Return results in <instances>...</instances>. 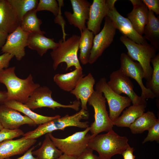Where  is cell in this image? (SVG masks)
<instances>
[{
    "mask_svg": "<svg viewBox=\"0 0 159 159\" xmlns=\"http://www.w3.org/2000/svg\"><path fill=\"white\" fill-rule=\"evenodd\" d=\"M7 97L6 92L0 91V104H3Z\"/></svg>",
    "mask_w": 159,
    "mask_h": 159,
    "instance_id": "42",
    "label": "cell"
},
{
    "mask_svg": "<svg viewBox=\"0 0 159 159\" xmlns=\"http://www.w3.org/2000/svg\"><path fill=\"white\" fill-rule=\"evenodd\" d=\"M119 70L128 77L134 79L138 83L141 90V97L145 100L156 97L152 92L147 89L143 83V79L144 78V74L140 64L138 62H134L124 53L121 54Z\"/></svg>",
    "mask_w": 159,
    "mask_h": 159,
    "instance_id": "12",
    "label": "cell"
},
{
    "mask_svg": "<svg viewBox=\"0 0 159 159\" xmlns=\"http://www.w3.org/2000/svg\"><path fill=\"white\" fill-rule=\"evenodd\" d=\"M36 146H33L29 149L22 156L15 159H39L38 158L34 157L32 154L33 150L35 148ZM5 159H13L10 158Z\"/></svg>",
    "mask_w": 159,
    "mask_h": 159,
    "instance_id": "39",
    "label": "cell"
},
{
    "mask_svg": "<svg viewBox=\"0 0 159 159\" xmlns=\"http://www.w3.org/2000/svg\"><path fill=\"white\" fill-rule=\"evenodd\" d=\"M19 112L4 105H0V122L4 128L15 130L24 124L33 126L37 125L32 119Z\"/></svg>",
    "mask_w": 159,
    "mask_h": 159,
    "instance_id": "17",
    "label": "cell"
},
{
    "mask_svg": "<svg viewBox=\"0 0 159 159\" xmlns=\"http://www.w3.org/2000/svg\"><path fill=\"white\" fill-rule=\"evenodd\" d=\"M107 85L115 92L120 95L124 93L131 100L133 105H147V102L138 95L134 90V85L129 77L119 69L113 71L110 75Z\"/></svg>",
    "mask_w": 159,
    "mask_h": 159,
    "instance_id": "11",
    "label": "cell"
},
{
    "mask_svg": "<svg viewBox=\"0 0 159 159\" xmlns=\"http://www.w3.org/2000/svg\"><path fill=\"white\" fill-rule=\"evenodd\" d=\"M58 43L55 42L54 39L48 38L43 34L30 33L27 39V46L30 49L37 51L42 56L50 49L52 50L58 46Z\"/></svg>",
    "mask_w": 159,
    "mask_h": 159,
    "instance_id": "22",
    "label": "cell"
},
{
    "mask_svg": "<svg viewBox=\"0 0 159 159\" xmlns=\"http://www.w3.org/2000/svg\"><path fill=\"white\" fill-rule=\"evenodd\" d=\"M90 129L89 127L83 131L62 139L54 137L52 132L48 134L55 146L63 154L77 157L87 148L89 141L95 137L88 133Z\"/></svg>",
    "mask_w": 159,
    "mask_h": 159,
    "instance_id": "6",
    "label": "cell"
},
{
    "mask_svg": "<svg viewBox=\"0 0 159 159\" xmlns=\"http://www.w3.org/2000/svg\"><path fill=\"white\" fill-rule=\"evenodd\" d=\"M73 12L66 11L64 15L69 24L78 28L80 32L87 27L85 25L88 20L91 4L87 0H70Z\"/></svg>",
    "mask_w": 159,
    "mask_h": 159,
    "instance_id": "15",
    "label": "cell"
},
{
    "mask_svg": "<svg viewBox=\"0 0 159 159\" xmlns=\"http://www.w3.org/2000/svg\"><path fill=\"white\" fill-rule=\"evenodd\" d=\"M8 34L0 31V48L4 44Z\"/></svg>",
    "mask_w": 159,
    "mask_h": 159,
    "instance_id": "41",
    "label": "cell"
},
{
    "mask_svg": "<svg viewBox=\"0 0 159 159\" xmlns=\"http://www.w3.org/2000/svg\"><path fill=\"white\" fill-rule=\"evenodd\" d=\"M32 153L39 159H57L63 153L55 146L47 133L46 134L41 147L33 151Z\"/></svg>",
    "mask_w": 159,
    "mask_h": 159,
    "instance_id": "28",
    "label": "cell"
},
{
    "mask_svg": "<svg viewBox=\"0 0 159 159\" xmlns=\"http://www.w3.org/2000/svg\"><path fill=\"white\" fill-rule=\"evenodd\" d=\"M87 110L82 109L77 113L69 116L66 115L39 125L35 130L24 133L22 136L26 139H36L47 134L57 130H64L67 127L74 126L86 129L89 127L88 121L82 122L81 120L88 118Z\"/></svg>",
    "mask_w": 159,
    "mask_h": 159,
    "instance_id": "3",
    "label": "cell"
},
{
    "mask_svg": "<svg viewBox=\"0 0 159 159\" xmlns=\"http://www.w3.org/2000/svg\"><path fill=\"white\" fill-rule=\"evenodd\" d=\"M14 57L12 55L7 53L0 55V71L8 68L10 61Z\"/></svg>",
    "mask_w": 159,
    "mask_h": 159,
    "instance_id": "37",
    "label": "cell"
},
{
    "mask_svg": "<svg viewBox=\"0 0 159 159\" xmlns=\"http://www.w3.org/2000/svg\"><path fill=\"white\" fill-rule=\"evenodd\" d=\"M120 40L127 48L128 56L133 60L138 61L142 67L146 82L149 81L153 71L151 61L156 55L157 50L148 42L138 44L124 35L120 37Z\"/></svg>",
    "mask_w": 159,
    "mask_h": 159,
    "instance_id": "5",
    "label": "cell"
},
{
    "mask_svg": "<svg viewBox=\"0 0 159 159\" xmlns=\"http://www.w3.org/2000/svg\"><path fill=\"white\" fill-rule=\"evenodd\" d=\"M143 34L144 38L150 41V44L159 50V19L151 11L149 10L148 20L145 26Z\"/></svg>",
    "mask_w": 159,
    "mask_h": 159,
    "instance_id": "26",
    "label": "cell"
},
{
    "mask_svg": "<svg viewBox=\"0 0 159 159\" xmlns=\"http://www.w3.org/2000/svg\"><path fill=\"white\" fill-rule=\"evenodd\" d=\"M52 91L48 87L40 86L34 91L25 104L32 110L43 107L54 110L56 108L62 107L71 108L76 111L79 110L81 105L80 101L76 100L71 104H62L52 98Z\"/></svg>",
    "mask_w": 159,
    "mask_h": 159,
    "instance_id": "8",
    "label": "cell"
},
{
    "mask_svg": "<svg viewBox=\"0 0 159 159\" xmlns=\"http://www.w3.org/2000/svg\"><path fill=\"white\" fill-rule=\"evenodd\" d=\"M134 151L133 148L129 146L122 154L123 159H135V156L133 155Z\"/></svg>",
    "mask_w": 159,
    "mask_h": 159,
    "instance_id": "40",
    "label": "cell"
},
{
    "mask_svg": "<svg viewBox=\"0 0 159 159\" xmlns=\"http://www.w3.org/2000/svg\"><path fill=\"white\" fill-rule=\"evenodd\" d=\"M79 48L80 49L79 60L83 65L88 63L93 44L94 34L86 27L80 32Z\"/></svg>",
    "mask_w": 159,
    "mask_h": 159,
    "instance_id": "27",
    "label": "cell"
},
{
    "mask_svg": "<svg viewBox=\"0 0 159 159\" xmlns=\"http://www.w3.org/2000/svg\"><path fill=\"white\" fill-rule=\"evenodd\" d=\"M151 62L153 67V71L150 80L146 82V87L150 90L156 97H159V53L152 59Z\"/></svg>",
    "mask_w": 159,
    "mask_h": 159,
    "instance_id": "32",
    "label": "cell"
},
{
    "mask_svg": "<svg viewBox=\"0 0 159 159\" xmlns=\"http://www.w3.org/2000/svg\"><path fill=\"white\" fill-rule=\"evenodd\" d=\"M24 134L23 131L19 129L11 130L3 128L0 130V143L23 136Z\"/></svg>",
    "mask_w": 159,
    "mask_h": 159,
    "instance_id": "34",
    "label": "cell"
},
{
    "mask_svg": "<svg viewBox=\"0 0 159 159\" xmlns=\"http://www.w3.org/2000/svg\"><path fill=\"white\" fill-rule=\"evenodd\" d=\"M93 150L87 148L80 155L77 157V159H101L93 153Z\"/></svg>",
    "mask_w": 159,
    "mask_h": 159,
    "instance_id": "38",
    "label": "cell"
},
{
    "mask_svg": "<svg viewBox=\"0 0 159 159\" xmlns=\"http://www.w3.org/2000/svg\"><path fill=\"white\" fill-rule=\"evenodd\" d=\"M148 133L147 137L143 140L142 143L150 141H159V119H158L155 123L148 130Z\"/></svg>",
    "mask_w": 159,
    "mask_h": 159,
    "instance_id": "35",
    "label": "cell"
},
{
    "mask_svg": "<svg viewBox=\"0 0 159 159\" xmlns=\"http://www.w3.org/2000/svg\"><path fill=\"white\" fill-rule=\"evenodd\" d=\"M95 89L104 94L109 107V117L112 122L119 117L125 108L130 105V99L128 97L122 96L115 92L107 85L105 77L101 78L97 82Z\"/></svg>",
    "mask_w": 159,
    "mask_h": 159,
    "instance_id": "9",
    "label": "cell"
},
{
    "mask_svg": "<svg viewBox=\"0 0 159 159\" xmlns=\"http://www.w3.org/2000/svg\"><path fill=\"white\" fill-rule=\"evenodd\" d=\"M82 67L75 68L65 74H57L53 77L54 82L61 90L70 92L76 86L79 80L83 77Z\"/></svg>",
    "mask_w": 159,
    "mask_h": 159,
    "instance_id": "23",
    "label": "cell"
},
{
    "mask_svg": "<svg viewBox=\"0 0 159 159\" xmlns=\"http://www.w3.org/2000/svg\"><path fill=\"white\" fill-rule=\"evenodd\" d=\"M116 0H93L90 9L89 18L86 23L87 29L94 35L100 31L102 21L109 10L115 6Z\"/></svg>",
    "mask_w": 159,
    "mask_h": 159,
    "instance_id": "13",
    "label": "cell"
},
{
    "mask_svg": "<svg viewBox=\"0 0 159 159\" xmlns=\"http://www.w3.org/2000/svg\"><path fill=\"white\" fill-rule=\"evenodd\" d=\"M15 69L12 67L0 71V83L4 84L7 89L6 100H15L25 104L40 85L34 82L31 74L25 79L19 78L15 73Z\"/></svg>",
    "mask_w": 159,
    "mask_h": 159,
    "instance_id": "1",
    "label": "cell"
},
{
    "mask_svg": "<svg viewBox=\"0 0 159 159\" xmlns=\"http://www.w3.org/2000/svg\"><path fill=\"white\" fill-rule=\"evenodd\" d=\"M59 5L55 0H39L35 11L37 12L47 11L51 12L56 16L61 11V7L63 4V1L58 0Z\"/></svg>",
    "mask_w": 159,
    "mask_h": 159,
    "instance_id": "33",
    "label": "cell"
},
{
    "mask_svg": "<svg viewBox=\"0 0 159 159\" xmlns=\"http://www.w3.org/2000/svg\"><path fill=\"white\" fill-rule=\"evenodd\" d=\"M15 11L20 25L24 16L29 11L36 9L37 0H8Z\"/></svg>",
    "mask_w": 159,
    "mask_h": 159,
    "instance_id": "31",
    "label": "cell"
},
{
    "mask_svg": "<svg viewBox=\"0 0 159 159\" xmlns=\"http://www.w3.org/2000/svg\"><path fill=\"white\" fill-rule=\"evenodd\" d=\"M133 9L127 14V18L135 30L142 36L148 19L149 10L141 0H130Z\"/></svg>",
    "mask_w": 159,
    "mask_h": 159,
    "instance_id": "19",
    "label": "cell"
},
{
    "mask_svg": "<svg viewBox=\"0 0 159 159\" xmlns=\"http://www.w3.org/2000/svg\"><path fill=\"white\" fill-rule=\"evenodd\" d=\"M80 38V36L73 34L66 40H59L58 46L50 53L54 70L62 62L66 64V70L73 66L75 68L82 67L77 56Z\"/></svg>",
    "mask_w": 159,
    "mask_h": 159,
    "instance_id": "4",
    "label": "cell"
},
{
    "mask_svg": "<svg viewBox=\"0 0 159 159\" xmlns=\"http://www.w3.org/2000/svg\"><path fill=\"white\" fill-rule=\"evenodd\" d=\"M3 127L0 122V130L3 128Z\"/></svg>",
    "mask_w": 159,
    "mask_h": 159,
    "instance_id": "44",
    "label": "cell"
},
{
    "mask_svg": "<svg viewBox=\"0 0 159 159\" xmlns=\"http://www.w3.org/2000/svg\"><path fill=\"white\" fill-rule=\"evenodd\" d=\"M95 80L90 73L82 78L75 88L70 93L74 95L77 100L80 102L82 109L87 110L88 100L95 91Z\"/></svg>",
    "mask_w": 159,
    "mask_h": 159,
    "instance_id": "21",
    "label": "cell"
},
{
    "mask_svg": "<svg viewBox=\"0 0 159 159\" xmlns=\"http://www.w3.org/2000/svg\"><path fill=\"white\" fill-rule=\"evenodd\" d=\"M3 104L24 113L33 120L37 125H39L61 117L59 115L50 117L38 114L33 112L25 104L15 100H6Z\"/></svg>",
    "mask_w": 159,
    "mask_h": 159,
    "instance_id": "24",
    "label": "cell"
},
{
    "mask_svg": "<svg viewBox=\"0 0 159 159\" xmlns=\"http://www.w3.org/2000/svg\"><path fill=\"white\" fill-rule=\"evenodd\" d=\"M37 142L36 139H26L23 136L0 143V159H5L26 152Z\"/></svg>",
    "mask_w": 159,
    "mask_h": 159,
    "instance_id": "18",
    "label": "cell"
},
{
    "mask_svg": "<svg viewBox=\"0 0 159 159\" xmlns=\"http://www.w3.org/2000/svg\"><path fill=\"white\" fill-rule=\"evenodd\" d=\"M37 12L35 9L27 12L24 16L20 26L25 32L44 34L45 32L41 31L40 29L42 21L37 17Z\"/></svg>",
    "mask_w": 159,
    "mask_h": 159,
    "instance_id": "30",
    "label": "cell"
},
{
    "mask_svg": "<svg viewBox=\"0 0 159 159\" xmlns=\"http://www.w3.org/2000/svg\"><path fill=\"white\" fill-rule=\"evenodd\" d=\"M146 105H139L130 106L123 112L122 115L112 122L113 125L119 127H129L145 111Z\"/></svg>",
    "mask_w": 159,
    "mask_h": 159,
    "instance_id": "25",
    "label": "cell"
},
{
    "mask_svg": "<svg viewBox=\"0 0 159 159\" xmlns=\"http://www.w3.org/2000/svg\"><path fill=\"white\" fill-rule=\"evenodd\" d=\"M107 16L123 35L138 44L147 42L144 37L140 35L135 30L128 19L120 14L115 6L109 10Z\"/></svg>",
    "mask_w": 159,
    "mask_h": 159,
    "instance_id": "16",
    "label": "cell"
},
{
    "mask_svg": "<svg viewBox=\"0 0 159 159\" xmlns=\"http://www.w3.org/2000/svg\"><path fill=\"white\" fill-rule=\"evenodd\" d=\"M19 25L17 14L8 0H0V31L9 34Z\"/></svg>",
    "mask_w": 159,
    "mask_h": 159,
    "instance_id": "20",
    "label": "cell"
},
{
    "mask_svg": "<svg viewBox=\"0 0 159 159\" xmlns=\"http://www.w3.org/2000/svg\"><path fill=\"white\" fill-rule=\"evenodd\" d=\"M157 120L153 112L148 111L137 119L129 128L133 134L141 133L148 130L155 123Z\"/></svg>",
    "mask_w": 159,
    "mask_h": 159,
    "instance_id": "29",
    "label": "cell"
},
{
    "mask_svg": "<svg viewBox=\"0 0 159 159\" xmlns=\"http://www.w3.org/2000/svg\"><path fill=\"white\" fill-rule=\"evenodd\" d=\"M57 159H77V158L76 157L63 154Z\"/></svg>",
    "mask_w": 159,
    "mask_h": 159,
    "instance_id": "43",
    "label": "cell"
},
{
    "mask_svg": "<svg viewBox=\"0 0 159 159\" xmlns=\"http://www.w3.org/2000/svg\"><path fill=\"white\" fill-rule=\"evenodd\" d=\"M106 102L102 93L96 90L88 101L87 103L93 107L94 111L95 121L90 127V131L95 136L102 132L112 130L114 125L108 114Z\"/></svg>",
    "mask_w": 159,
    "mask_h": 159,
    "instance_id": "7",
    "label": "cell"
},
{
    "mask_svg": "<svg viewBox=\"0 0 159 159\" xmlns=\"http://www.w3.org/2000/svg\"><path fill=\"white\" fill-rule=\"evenodd\" d=\"M103 29L94 37L93 44L88 63L92 64L113 41L117 29L112 20L107 16L105 18Z\"/></svg>",
    "mask_w": 159,
    "mask_h": 159,
    "instance_id": "10",
    "label": "cell"
},
{
    "mask_svg": "<svg viewBox=\"0 0 159 159\" xmlns=\"http://www.w3.org/2000/svg\"><path fill=\"white\" fill-rule=\"evenodd\" d=\"M30 33L24 32L20 25L12 32L8 34L5 43L1 47L2 53H7L20 61L25 55V47Z\"/></svg>",
    "mask_w": 159,
    "mask_h": 159,
    "instance_id": "14",
    "label": "cell"
},
{
    "mask_svg": "<svg viewBox=\"0 0 159 159\" xmlns=\"http://www.w3.org/2000/svg\"><path fill=\"white\" fill-rule=\"evenodd\" d=\"M128 142L126 137L120 136L112 130L92 138L87 148L96 151L101 159H111L115 155L122 154L130 146Z\"/></svg>",
    "mask_w": 159,
    "mask_h": 159,
    "instance_id": "2",
    "label": "cell"
},
{
    "mask_svg": "<svg viewBox=\"0 0 159 159\" xmlns=\"http://www.w3.org/2000/svg\"><path fill=\"white\" fill-rule=\"evenodd\" d=\"M142 1L147 7L148 10L155 13L157 15L159 14V0H142Z\"/></svg>",
    "mask_w": 159,
    "mask_h": 159,
    "instance_id": "36",
    "label": "cell"
}]
</instances>
